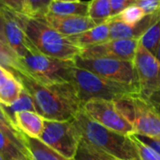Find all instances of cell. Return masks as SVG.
<instances>
[{
  "instance_id": "7",
  "label": "cell",
  "mask_w": 160,
  "mask_h": 160,
  "mask_svg": "<svg viewBox=\"0 0 160 160\" xmlns=\"http://www.w3.org/2000/svg\"><path fill=\"white\" fill-rule=\"evenodd\" d=\"M38 140L66 158L75 159L82 136L73 121L44 120L43 131Z\"/></svg>"
},
{
  "instance_id": "36",
  "label": "cell",
  "mask_w": 160,
  "mask_h": 160,
  "mask_svg": "<svg viewBox=\"0 0 160 160\" xmlns=\"http://www.w3.org/2000/svg\"><path fill=\"white\" fill-rule=\"evenodd\" d=\"M52 1H59V2H74V1H80V0H52Z\"/></svg>"
},
{
  "instance_id": "12",
  "label": "cell",
  "mask_w": 160,
  "mask_h": 160,
  "mask_svg": "<svg viewBox=\"0 0 160 160\" xmlns=\"http://www.w3.org/2000/svg\"><path fill=\"white\" fill-rule=\"evenodd\" d=\"M0 8L3 16L4 34L7 44L14 55L17 58H23L30 53L38 52L18 23L14 13L5 8Z\"/></svg>"
},
{
  "instance_id": "18",
  "label": "cell",
  "mask_w": 160,
  "mask_h": 160,
  "mask_svg": "<svg viewBox=\"0 0 160 160\" xmlns=\"http://www.w3.org/2000/svg\"><path fill=\"white\" fill-rule=\"evenodd\" d=\"M23 141L31 160H76L66 158L38 139H33L23 135Z\"/></svg>"
},
{
  "instance_id": "15",
  "label": "cell",
  "mask_w": 160,
  "mask_h": 160,
  "mask_svg": "<svg viewBox=\"0 0 160 160\" xmlns=\"http://www.w3.org/2000/svg\"><path fill=\"white\" fill-rule=\"evenodd\" d=\"M44 120L36 111H21L15 114L13 125L22 134L29 138L39 139L43 131Z\"/></svg>"
},
{
  "instance_id": "26",
  "label": "cell",
  "mask_w": 160,
  "mask_h": 160,
  "mask_svg": "<svg viewBox=\"0 0 160 160\" xmlns=\"http://www.w3.org/2000/svg\"><path fill=\"white\" fill-rule=\"evenodd\" d=\"M145 16L146 14L141 7H139L137 4H133L128 6L123 11L113 17L124 22L125 24L134 25L140 23Z\"/></svg>"
},
{
  "instance_id": "22",
  "label": "cell",
  "mask_w": 160,
  "mask_h": 160,
  "mask_svg": "<svg viewBox=\"0 0 160 160\" xmlns=\"http://www.w3.org/2000/svg\"><path fill=\"white\" fill-rule=\"evenodd\" d=\"M88 16L98 25L108 21L112 17L111 0L89 1Z\"/></svg>"
},
{
  "instance_id": "32",
  "label": "cell",
  "mask_w": 160,
  "mask_h": 160,
  "mask_svg": "<svg viewBox=\"0 0 160 160\" xmlns=\"http://www.w3.org/2000/svg\"><path fill=\"white\" fill-rule=\"evenodd\" d=\"M0 48H8L6 38H5V34H4V22H3L1 8H0Z\"/></svg>"
},
{
  "instance_id": "19",
  "label": "cell",
  "mask_w": 160,
  "mask_h": 160,
  "mask_svg": "<svg viewBox=\"0 0 160 160\" xmlns=\"http://www.w3.org/2000/svg\"><path fill=\"white\" fill-rule=\"evenodd\" d=\"M89 1H74V2H59L52 1L49 13L54 15H79L88 16Z\"/></svg>"
},
{
  "instance_id": "2",
  "label": "cell",
  "mask_w": 160,
  "mask_h": 160,
  "mask_svg": "<svg viewBox=\"0 0 160 160\" xmlns=\"http://www.w3.org/2000/svg\"><path fill=\"white\" fill-rule=\"evenodd\" d=\"M13 13L38 53L58 59L73 61L80 56L82 50L68 37L62 35L52 27L45 19Z\"/></svg>"
},
{
  "instance_id": "20",
  "label": "cell",
  "mask_w": 160,
  "mask_h": 160,
  "mask_svg": "<svg viewBox=\"0 0 160 160\" xmlns=\"http://www.w3.org/2000/svg\"><path fill=\"white\" fill-rule=\"evenodd\" d=\"M0 107L12 124H13V119L16 113L21 112V111H36L33 99L24 89L22 90L20 97L12 105H9V106L0 105Z\"/></svg>"
},
{
  "instance_id": "28",
  "label": "cell",
  "mask_w": 160,
  "mask_h": 160,
  "mask_svg": "<svg viewBox=\"0 0 160 160\" xmlns=\"http://www.w3.org/2000/svg\"><path fill=\"white\" fill-rule=\"evenodd\" d=\"M81 147H82L83 149H85L92 157H94L97 160H123L116 157H113L95 146H93L92 144H89L83 141H81Z\"/></svg>"
},
{
  "instance_id": "35",
  "label": "cell",
  "mask_w": 160,
  "mask_h": 160,
  "mask_svg": "<svg viewBox=\"0 0 160 160\" xmlns=\"http://www.w3.org/2000/svg\"><path fill=\"white\" fill-rule=\"evenodd\" d=\"M156 58L158 59L160 61V42H159V44H158V49H157V53H156Z\"/></svg>"
},
{
  "instance_id": "33",
  "label": "cell",
  "mask_w": 160,
  "mask_h": 160,
  "mask_svg": "<svg viewBox=\"0 0 160 160\" xmlns=\"http://www.w3.org/2000/svg\"><path fill=\"white\" fill-rule=\"evenodd\" d=\"M76 160H97L94 157H92L85 149L80 146L79 151L77 153V156L75 157Z\"/></svg>"
},
{
  "instance_id": "10",
  "label": "cell",
  "mask_w": 160,
  "mask_h": 160,
  "mask_svg": "<svg viewBox=\"0 0 160 160\" xmlns=\"http://www.w3.org/2000/svg\"><path fill=\"white\" fill-rule=\"evenodd\" d=\"M82 111L97 124L119 134L131 136L135 134L134 127L115 108L113 102L95 99L83 104Z\"/></svg>"
},
{
  "instance_id": "29",
  "label": "cell",
  "mask_w": 160,
  "mask_h": 160,
  "mask_svg": "<svg viewBox=\"0 0 160 160\" xmlns=\"http://www.w3.org/2000/svg\"><path fill=\"white\" fill-rule=\"evenodd\" d=\"M135 4L141 7L146 15L160 10V0H139Z\"/></svg>"
},
{
  "instance_id": "17",
  "label": "cell",
  "mask_w": 160,
  "mask_h": 160,
  "mask_svg": "<svg viewBox=\"0 0 160 160\" xmlns=\"http://www.w3.org/2000/svg\"><path fill=\"white\" fill-rule=\"evenodd\" d=\"M68 38L81 50L105 42L110 40L109 24L108 22H104L87 31H84L81 34L71 36Z\"/></svg>"
},
{
  "instance_id": "39",
  "label": "cell",
  "mask_w": 160,
  "mask_h": 160,
  "mask_svg": "<svg viewBox=\"0 0 160 160\" xmlns=\"http://www.w3.org/2000/svg\"><path fill=\"white\" fill-rule=\"evenodd\" d=\"M0 8H2V6H1V3H0Z\"/></svg>"
},
{
  "instance_id": "1",
  "label": "cell",
  "mask_w": 160,
  "mask_h": 160,
  "mask_svg": "<svg viewBox=\"0 0 160 160\" xmlns=\"http://www.w3.org/2000/svg\"><path fill=\"white\" fill-rule=\"evenodd\" d=\"M13 74L32 97L37 113L45 120L72 121L82 110V103L73 82L42 84L19 72Z\"/></svg>"
},
{
  "instance_id": "11",
  "label": "cell",
  "mask_w": 160,
  "mask_h": 160,
  "mask_svg": "<svg viewBox=\"0 0 160 160\" xmlns=\"http://www.w3.org/2000/svg\"><path fill=\"white\" fill-rule=\"evenodd\" d=\"M139 40H109L105 42L82 49L83 58H115L133 61Z\"/></svg>"
},
{
  "instance_id": "13",
  "label": "cell",
  "mask_w": 160,
  "mask_h": 160,
  "mask_svg": "<svg viewBox=\"0 0 160 160\" xmlns=\"http://www.w3.org/2000/svg\"><path fill=\"white\" fill-rule=\"evenodd\" d=\"M160 18V10L146 15L140 23L130 25L111 17L108 21L110 27V40H140L145 31Z\"/></svg>"
},
{
  "instance_id": "34",
  "label": "cell",
  "mask_w": 160,
  "mask_h": 160,
  "mask_svg": "<svg viewBox=\"0 0 160 160\" xmlns=\"http://www.w3.org/2000/svg\"><path fill=\"white\" fill-rule=\"evenodd\" d=\"M149 101L156 107V108L160 112V92L154 95L151 99H149Z\"/></svg>"
},
{
  "instance_id": "14",
  "label": "cell",
  "mask_w": 160,
  "mask_h": 160,
  "mask_svg": "<svg viewBox=\"0 0 160 160\" xmlns=\"http://www.w3.org/2000/svg\"><path fill=\"white\" fill-rule=\"evenodd\" d=\"M45 20L52 27L66 37L81 34L98 25L89 16L48 14Z\"/></svg>"
},
{
  "instance_id": "23",
  "label": "cell",
  "mask_w": 160,
  "mask_h": 160,
  "mask_svg": "<svg viewBox=\"0 0 160 160\" xmlns=\"http://www.w3.org/2000/svg\"><path fill=\"white\" fill-rule=\"evenodd\" d=\"M0 131L5 134L8 139H10L18 147H20L23 152L29 155V152L25 146L24 141H23V134H22L20 131H18L15 126L11 124V122L8 120L5 112L0 107ZM30 157V156H29Z\"/></svg>"
},
{
  "instance_id": "21",
  "label": "cell",
  "mask_w": 160,
  "mask_h": 160,
  "mask_svg": "<svg viewBox=\"0 0 160 160\" xmlns=\"http://www.w3.org/2000/svg\"><path fill=\"white\" fill-rule=\"evenodd\" d=\"M0 156L4 160H31L28 154L18 147L0 131Z\"/></svg>"
},
{
  "instance_id": "16",
  "label": "cell",
  "mask_w": 160,
  "mask_h": 160,
  "mask_svg": "<svg viewBox=\"0 0 160 160\" xmlns=\"http://www.w3.org/2000/svg\"><path fill=\"white\" fill-rule=\"evenodd\" d=\"M23 90L19 79L0 64V105H12Z\"/></svg>"
},
{
  "instance_id": "6",
  "label": "cell",
  "mask_w": 160,
  "mask_h": 160,
  "mask_svg": "<svg viewBox=\"0 0 160 160\" xmlns=\"http://www.w3.org/2000/svg\"><path fill=\"white\" fill-rule=\"evenodd\" d=\"M116 109L132 124L135 134L160 140V112L141 95H131L113 102Z\"/></svg>"
},
{
  "instance_id": "9",
  "label": "cell",
  "mask_w": 160,
  "mask_h": 160,
  "mask_svg": "<svg viewBox=\"0 0 160 160\" xmlns=\"http://www.w3.org/2000/svg\"><path fill=\"white\" fill-rule=\"evenodd\" d=\"M140 95L149 100L160 92V61L140 41L133 59Z\"/></svg>"
},
{
  "instance_id": "38",
  "label": "cell",
  "mask_w": 160,
  "mask_h": 160,
  "mask_svg": "<svg viewBox=\"0 0 160 160\" xmlns=\"http://www.w3.org/2000/svg\"><path fill=\"white\" fill-rule=\"evenodd\" d=\"M137 1H139V0H135V3H136V2H137Z\"/></svg>"
},
{
  "instance_id": "24",
  "label": "cell",
  "mask_w": 160,
  "mask_h": 160,
  "mask_svg": "<svg viewBox=\"0 0 160 160\" xmlns=\"http://www.w3.org/2000/svg\"><path fill=\"white\" fill-rule=\"evenodd\" d=\"M139 41L150 53L156 55L158 46L160 42V18L145 31Z\"/></svg>"
},
{
  "instance_id": "37",
  "label": "cell",
  "mask_w": 160,
  "mask_h": 160,
  "mask_svg": "<svg viewBox=\"0 0 160 160\" xmlns=\"http://www.w3.org/2000/svg\"><path fill=\"white\" fill-rule=\"evenodd\" d=\"M0 160H4L3 158H2V157H1V156H0Z\"/></svg>"
},
{
  "instance_id": "31",
  "label": "cell",
  "mask_w": 160,
  "mask_h": 160,
  "mask_svg": "<svg viewBox=\"0 0 160 160\" xmlns=\"http://www.w3.org/2000/svg\"><path fill=\"white\" fill-rule=\"evenodd\" d=\"M133 4H135V0H111L112 17L119 14L126 8Z\"/></svg>"
},
{
  "instance_id": "4",
  "label": "cell",
  "mask_w": 160,
  "mask_h": 160,
  "mask_svg": "<svg viewBox=\"0 0 160 160\" xmlns=\"http://www.w3.org/2000/svg\"><path fill=\"white\" fill-rule=\"evenodd\" d=\"M71 82L78 90L82 106L95 99L115 102L126 96L140 95L139 87L112 81L76 66L72 69Z\"/></svg>"
},
{
  "instance_id": "25",
  "label": "cell",
  "mask_w": 160,
  "mask_h": 160,
  "mask_svg": "<svg viewBox=\"0 0 160 160\" xmlns=\"http://www.w3.org/2000/svg\"><path fill=\"white\" fill-rule=\"evenodd\" d=\"M52 1V0H24L23 13L22 14L45 19L49 13V8Z\"/></svg>"
},
{
  "instance_id": "30",
  "label": "cell",
  "mask_w": 160,
  "mask_h": 160,
  "mask_svg": "<svg viewBox=\"0 0 160 160\" xmlns=\"http://www.w3.org/2000/svg\"><path fill=\"white\" fill-rule=\"evenodd\" d=\"M2 8H5L12 12L23 13L24 0H0Z\"/></svg>"
},
{
  "instance_id": "5",
  "label": "cell",
  "mask_w": 160,
  "mask_h": 160,
  "mask_svg": "<svg viewBox=\"0 0 160 160\" xmlns=\"http://www.w3.org/2000/svg\"><path fill=\"white\" fill-rule=\"evenodd\" d=\"M73 60L51 58L38 52L17 58L11 73L19 72L42 84L71 82Z\"/></svg>"
},
{
  "instance_id": "3",
  "label": "cell",
  "mask_w": 160,
  "mask_h": 160,
  "mask_svg": "<svg viewBox=\"0 0 160 160\" xmlns=\"http://www.w3.org/2000/svg\"><path fill=\"white\" fill-rule=\"evenodd\" d=\"M72 121L82 136V141L120 159L140 160L130 136L119 134L97 124L82 109Z\"/></svg>"
},
{
  "instance_id": "8",
  "label": "cell",
  "mask_w": 160,
  "mask_h": 160,
  "mask_svg": "<svg viewBox=\"0 0 160 160\" xmlns=\"http://www.w3.org/2000/svg\"><path fill=\"white\" fill-rule=\"evenodd\" d=\"M75 66L107 79L139 87L133 61L115 58H83L78 56Z\"/></svg>"
},
{
  "instance_id": "27",
  "label": "cell",
  "mask_w": 160,
  "mask_h": 160,
  "mask_svg": "<svg viewBox=\"0 0 160 160\" xmlns=\"http://www.w3.org/2000/svg\"><path fill=\"white\" fill-rule=\"evenodd\" d=\"M130 138L136 146L140 160H160L159 154H158L155 150H153L151 147H149L141 140H139L135 134L131 135Z\"/></svg>"
}]
</instances>
